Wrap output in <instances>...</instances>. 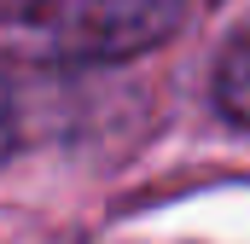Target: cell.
Masks as SVG:
<instances>
[{"instance_id":"obj_1","label":"cell","mask_w":250,"mask_h":244,"mask_svg":"<svg viewBox=\"0 0 250 244\" xmlns=\"http://www.w3.org/2000/svg\"><path fill=\"white\" fill-rule=\"evenodd\" d=\"M181 0H23V29L53 59H128L163 41Z\"/></svg>"},{"instance_id":"obj_2","label":"cell","mask_w":250,"mask_h":244,"mask_svg":"<svg viewBox=\"0 0 250 244\" xmlns=\"http://www.w3.org/2000/svg\"><path fill=\"white\" fill-rule=\"evenodd\" d=\"M215 105L233 122L250 128V29L221 53V64H215Z\"/></svg>"},{"instance_id":"obj_3","label":"cell","mask_w":250,"mask_h":244,"mask_svg":"<svg viewBox=\"0 0 250 244\" xmlns=\"http://www.w3.org/2000/svg\"><path fill=\"white\" fill-rule=\"evenodd\" d=\"M18 145V105H12V87L0 81V157Z\"/></svg>"}]
</instances>
